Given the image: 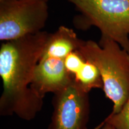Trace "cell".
<instances>
[{
	"label": "cell",
	"mask_w": 129,
	"mask_h": 129,
	"mask_svg": "<svg viewBox=\"0 0 129 129\" xmlns=\"http://www.w3.org/2000/svg\"><path fill=\"white\" fill-rule=\"evenodd\" d=\"M49 35L43 30L1 44V116L15 114L22 120L30 121L41 111L44 98L34 92L30 85Z\"/></svg>",
	"instance_id": "6da1fadb"
},
{
	"label": "cell",
	"mask_w": 129,
	"mask_h": 129,
	"mask_svg": "<svg viewBox=\"0 0 129 129\" xmlns=\"http://www.w3.org/2000/svg\"><path fill=\"white\" fill-rule=\"evenodd\" d=\"M78 50L99 69L102 90L113 103L110 114H117L129 97V54L116 42L104 37L98 43L84 41Z\"/></svg>",
	"instance_id": "7a4b0ae2"
},
{
	"label": "cell",
	"mask_w": 129,
	"mask_h": 129,
	"mask_svg": "<svg viewBox=\"0 0 129 129\" xmlns=\"http://www.w3.org/2000/svg\"><path fill=\"white\" fill-rule=\"evenodd\" d=\"M80 15L78 29L98 28L101 37L112 40L129 54V0H67Z\"/></svg>",
	"instance_id": "3957f363"
},
{
	"label": "cell",
	"mask_w": 129,
	"mask_h": 129,
	"mask_svg": "<svg viewBox=\"0 0 129 129\" xmlns=\"http://www.w3.org/2000/svg\"><path fill=\"white\" fill-rule=\"evenodd\" d=\"M47 0H0V40L43 31L48 16Z\"/></svg>",
	"instance_id": "277c9868"
},
{
	"label": "cell",
	"mask_w": 129,
	"mask_h": 129,
	"mask_svg": "<svg viewBox=\"0 0 129 129\" xmlns=\"http://www.w3.org/2000/svg\"><path fill=\"white\" fill-rule=\"evenodd\" d=\"M53 95V111L48 129H87L88 93L72 78L67 87Z\"/></svg>",
	"instance_id": "5b68a950"
},
{
	"label": "cell",
	"mask_w": 129,
	"mask_h": 129,
	"mask_svg": "<svg viewBox=\"0 0 129 129\" xmlns=\"http://www.w3.org/2000/svg\"><path fill=\"white\" fill-rule=\"evenodd\" d=\"M73 78L64 65V60L55 57L41 58L30 85L34 92L41 98L54 94L67 87Z\"/></svg>",
	"instance_id": "8992f818"
},
{
	"label": "cell",
	"mask_w": 129,
	"mask_h": 129,
	"mask_svg": "<svg viewBox=\"0 0 129 129\" xmlns=\"http://www.w3.org/2000/svg\"><path fill=\"white\" fill-rule=\"evenodd\" d=\"M84 42L72 29L60 26L54 33H50L41 58L55 57L64 60L71 53L78 50Z\"/></svg>",
	"instance_id": "52a82bcc"
},
{
	"label": "cell",
	"mask_w": 129,
	"mask_h": 129,
	"mask_svg": "<svg viewBox=\"0 0 129 129\" xmlns=\"http://www.w3.org/2000/svg\"><path fill=\"white\" fill-rule=\"evenodd\" d=\"M74 80L86 92L92 89H103L102 79L96 66L85 59V60L72 76Z\"/></svg>",
	"instance_id": "ba28073f"
},
{
	"label": "cell",
	"mask_w": 129,
	"mask_h": 129,
	"mask_svg": "<svg viewBox=\"0 0 129 129\" xmlns=\"http://www.w3.org/2000/svg\"><path fill=\"white\" fill-rule=\"evenodd\" d=\"M105 122L115 129H129V97L120 111L113 115L109 114L102 123Z\"/></svg>",
	"instance_id": "9c48e42d"
},
{
	"label": "cell",
	"mask_w": 129,
	"mask_h": 129,
	"mask_svg": "<svg viewBox=\"0 0 129 129\" xmlns=\"http://www.w3.org/2000/svg\"><path fill=\"white\" fill-rule=\"evenodd\" d=\"M94 129H115L109 123H101L98 125Z\"/></svg>",
	"instance_id": "30bf717a"
},
{
	"label": "cell",
	"mask_w": 129,
	"mask_h": 129,
	"mask_svg": "<svg viewBox=\"0 0 129 129\" xmlns=\"http://www.w3.org/2000/svg\"><path fill=\"white\" fill-rule=\"evenodd\" d=\"M47 1H49V0H47Z\"/></svg>",
	"instance_id": "8fae6325"
}]
</instances>
